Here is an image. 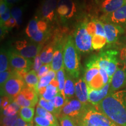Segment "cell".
<instances>
[{
    "mask_svg": "<svg viewBox=\"0 0 126 126\" xmlns=\"http://www.w3.org/2000/svg\"><path fill=\"white\" fill-rule=\"evenodd\" d=\"M13 71L14 70L8 68L5 71L1 72V74H0V84H1V86H2L8 81V79L10 78V77L11 76L12 73H13Z\"/></svg>",
    "mask_w": 126,
    "mask_h": 126,
    "instance_id": "cell-38",
    "label": "cell"
},
{
    "mask_svg": "<svg viewBox=\"0 0 126 126\" xmlns=\"http://www.w3.org/2000/svg\"><path fill=\"white\" fill-rule=\"evenodd\" d=\"M38 105L46 110L47 111L51 113L52 114L56 116L57 117H59L60 116L61 113L59 110L55 108L54 105L52 103L51 100L48 101V100H46V99H43V97H39Z\"/></svg>",
    "mask_w": 126,
    "mask_h": 126,
    "instance_id": "cell-26",
    "label": "cell"
},
{
    "mask_svg": "<svg viewBox=\"0 0 126 126\" xmlns=\"http://www.w3.org/2000/svg\"><path fill=\"white\" fill-rule=\"evenodd\" d=\"M55 51V46L48 44L45 46L40 53L41 61L43 64H50Z\"/></svg>",
    "mask_w": 126,
    "mask_h": 126,
    "instance_id": "cell-21",
    "label": "cell"
},
{
    "mask_svg": "<svg viewBox=\"0 0 126 126\" xmlns=\"http://www.w3.org/2000/svg\"><path fill=\"white\" fill-rule=\"evenodd\" d=\"M43 63L41 61L40 54H38L35 58H34V63L33 65V70L35 71L36 72H37L39 70V69L41 68V67L43 65Z\"/></svg>",
    "mask_w": 126,
    "mask_h": 126,
    "instance_id": "cell-43",
    "label": "cell"
},
{
    "mask_svg": "<svg viewBox=\"0 0 126 126\" xmlns=\"http://www.w3.org/2000/svg\"><path fill=\"white\" fill-rule=\"evenodd\" d=\"M14 101L13 99L9 98L7 96H1V110H4L6 108L8 105H10L12 102Z\"/></svg>",
    "mask_w": 126,
    "mask_h": 126,
    "instance_id": "cell-42",
    "label": "cell"
},
{
    "mask_svg": "<svg viewBox=\"0 0 126 126\" xmlns=\"http://www.w3.org/2000/svg\"><path fill=\"white\" fill-rule=\"evenodd\" d=\"M59 82L56 78L52 80L51 83L46 88H41L37 91L39 96L50 101L59 94Z\"/></svg>",
    "mask_w": 126,
    "mask_h": 126,
    "instance_id": "cell-19",
    "label": "cell"
},
{
    "mask_svg": "<svg viewBox=\"0 0 126 126\" xmlns=\"http://www.w3.org/2000/svg\"><path fill=\"white\" fill-rule=\"evenodd\" d=\"M57 0H43L40 5V13L44 19L52 21L57 7Z\"/></svg>",
    "mask_w": 126,
    "mask_h": 126,
    "instance_id": "cell-15",
    "label": "cell"
},
{
    "mask_svg": "<svg viewBox=\"0 0 126 126\" xmlns=\"http://www.w3.org/2000/svg\"><path fill=\"white\" fill-rule=\"evenodd\" d=\"M8 7V4L4 0H1L0 3V15L2 16L5 12L7 11Z\"/></svg>",
    "mask_w": 126,
    "mask_h": 126,
    "instance_id": "cell-46",
    "label": "cell"
},
{
    "mask_svg": "<svg viewBox=\"0 0 126 126\" xmlns=\"http://www.w3.org/2000/svg\"><path fill=\"white\" fill-rule=\"evenodd\" d=\"M20 107L16 102L13 101L7 108L2 110V116H14L18 114L19 111Z\"/></svg>",
    "mask_w": 126,
    "mask_h": 126,
    "instance_id": "cell-31",
    "label": "cell"
},
{
    "mask_svg": "<svg viewBox=\"0 0 126 126\" xmlns=\"http://www.w3.org/2000/svg\"><path fill=\"white\" fill-rule=\"evenodd\" d=\"M110 82L99 90H94L89 88V103L96 106L109 94Z\"/></svg>",
    "mask_w": 126,
    "mask_h": 126,
    "instance_id": "cell-18",
    "label": "cell"
},
{
    "mask_svg": "<svg viewBox=\"0 0 126 126\" xmlns=\"http://www.w3.org/2000/svg\"><path fill=\"white\" fill-rule=\"evenodd\" d=\"M51 101L52 102L53 105H54L55 108L58 110H59L61 113V110H62L63 106H64L65 103V98H64L62 94L59 92L54 98L52 99Z\"/></svg>",
    "mask_w": 126,
    "mask_h": 126,
    "instance_id": "cell-33",
    "label": "cell"
},
{
    "mask_svg": "<svg viewBox=\"0 0 126 126\" xmlns=\"http://www.w3.org/2000/svg\"><path fill=\"white\" fill-rule=\"evenodd\" d=\"M102 19V22L113 23L121 27L126 26V2L113 13L104 14Z\"/></svg>",
    "mask_w": 126,
    "mask_h": 126,
    "instance_id": "cell-11",
    "label": "cell"
},
{
    "mask_svg": "<svg viewBox=\"0 0 126 126\" xmlns=\"http://www.w3.org/2000/svg\"><path fill=\"white\" fill-rule=\"evenodd\" d=\"M76 7L73 0H59L56 12L60 16L65 19L71 18L76 12Z\"/></svg>",
    "mask_w": 126,
    "mask_h": 126,
    "instance_id": "cell-14",
    "label": "cell"
},
{
    "mask_svg": "<svg viewBox=\"0 0 126 126\" xmlns=\"http://www.w3.org/2000/svg\"><path fill=\"white\" fill-rule=\"evenodd\" d=\"M85 105L76 99H71L65 102L61 114L68 116L72 119L78 117L83 111Z\"/></svg>",
    "mask_w": 126,
    "mask_h": 126,
    "instance_id": "cell-12",
    "label": "cell"
},
{
    "mask_svg": "<svg viewBox=\"0 0 126 126\" xmlns=\"http://www.w3.org/2000/svg\"><path fill=\"white\" fill-rule=\"evenodd\" d=\"M64 67L68 74L73 78H78L80 74V59L78 50L71 36L68 37L63 52Z\"/></svg>",
    "mask_w": 126,
    "mask_h": 126,
    "instance_id": "cell-3",
    "label": "cell"
},
{
    "mask_svg": "<svg viewBox=\"0 0 126 126\" xmlns=\"http://www.w3.org/2000/svg\"><path fill=\"white\" fill-rule=\"evenodd\" d=\"M4 1L7 2V4L11 5L15 4V3L18 2L19 1H21V0H4Z\"/></svg>",
    "mask_w": 126,
    "mask_h": 126,
    "instance_id": "cell-49",
    "label": "cell"
},
{
    "mask_svg": "<svg viewBox=\"0 0 126 126\" xmlns=\"http://www.w3.org/2000/svg\"><path fill=\"white\" fill-rule=\"evenodd\" d=\"M51 67H50V64H43V65L39 69L38 72H37V76L40 79L46 75H47L48 73V72L51 70Z\"/></svg>",
    "mask_w": 126,
    "mask_h": 126,
    "instance_id": "cell-40",
    "label": "cell"
},
{
    "mask_svg": "<svg viewBox=\"0 0 126 126\" xmlns=\"http://www.w3.org/2000/svg\"><path fill=\"white\" fill-rule=\"evenodd\" d=\"M58 118L60 126H77L74 119L70 116L61 114Z\"/></svg>",
    "mask_w": 126,
    "mask_h": 126,
    "instance_id": "cell-35",
    "label": "cell"
},
{
    "mask_svg": "<svg viewBox=\"0 0 126 126\" xmlns=\"http://www.w3.org/2000/svg\"></svg>",
    "mask_w": 126,
    "mask_h": 126,
    "instance_id": "cell-51",
    "label": "cell"
},
{
    "mask_svg": "<svg viewBox=\"0 0 126 126\" xmlns=\"http://www.w3.org/2000/svg\"><path fill=\"white\" fill-rule=\"evenodd\" d=\"M24 81L26 85L30 88L34 89L37 93V86H38L39 78L37 74L35 71L32 70L25 75Z\"/></svg>",
    "mask_w": 126,
    "mask_h": 126,
    "instance_id": "cell-23",
    "label": "cell"
},
{
    "mask_svg": "<svg viewBox=\"0 0 126 126\" xmlns=\"http://www.w3.org/2000/svg\"><path fill=\"white\" fill-rule=\"evenodd\" d=\"M96 23V34L100 36H105V30H104L103 23L101 20L97 19H94Z\"/></svg>",
    "mask_w": 126,
    "mask_h": 126,
    "instance_id": "cell-41",
    "label": "cell"
},
{
    "mask_svg": "<svg viewBox=\"0 0 126 126\" xmlns=\"http://www.w3.org/2000/svg\"><path fill=\"white\" fill-rule=\"evenodd\" d=\"M126 85V68L124 61L119 63L116 71L110 81L109 94L120 91Z\"/></svg>",
    "mask_w": 126,
    "mask_h": 126,
    "instance_id": "cell-10",
    "label": "cell"
},
{
    "mask_svg": "<svg viewBox=\"0 0 126 126\" xmlns=\"http://www.w3.org/2000/svg\"><path fill=\"white\" fill-rule=\"evenodd\" d=\"M11 11L9 8L7 9V11L3 14L2 16H1V26H3L4 25V23L8 20L11 17Z\"/></svg>",
    "mask_w": 126,
    "mask_h": 126,
    "instance_id": "cell-45",
    "label": "cell"
},
{
    "mask_svg": "<svg viewBox=\"0 0 126 126\" xmlns=\"http://www.w3.org/2000/svg\"><path fill=\"white\" fill-rule=\"evenodd\" d=\"M8 54L10 65L14 71L24 79L25 75L31 71L30 70L33 67V64L32 61L23 57L15 51H9Z\"/></svg>",
    "mask_w": 126,
    "mask_h": 126,
    "instance_id": "cell-7",
    "label": "cell"
},
{
    "mask_svg": "<svg viewBox=\"0 0 126 126\" xmlns=\"http://www.w3.org/2000/svg\"><path fill=\"white\" fill-rule=\"evenodd\" d=\"M75 96L83 105L89 102V87L83 78H78L75 82Z\"/></svg>",
    "mask_w": 126,
    "mask_h": 126,
    "instance_id": "cell-16",
    "label": "cell"
},
{
    "mask_svg": "<svg viewBox=\"0 0 126 126\" xmlns=\"http://www.w3.org/2000/svg\"><path fill=\"white\" fill-rule=\"evenodd\" d=\"M103 23L107 43L109 45L115 43L119 39V36L124 32V29L123 27L113 23L105 22H103Z\"/></svg>",
    "mask_w": 126,
    "mask_h": 126,
    "instance_id": "cell-13",
    "label": "cell"
},
{
    "mask_svg": "<svg viewBox=\"0 0 126 126\" xmlns=\"http://www.w3.org/2000/svg\"><path fill=\"white\" fill-rule=\"evenodd\" d=\"M38 94L34 89L25 86L20 94L14 99L20 107L34 108L39 102Z\"/></svg>",
    "mask_w": 126,
    "mask_h": 126,
    "instance_id": "cell-9",
    "label": "cell"
},
{
    "mask_svg": "<svg viewBox=\"0 0 126 126\" xmlns=\"http://www.w3.org/2000/svg\"><path fill=\"white\" fill-rule=\"evenodd\" d=\"M25 126H34V125H33V122H31V123H28Z\"/></svg>",
    "mask_w": 126,
    "mask_h": 126,
    "instance_id": "cell-50",
    "label": "cell"
},
{
    "mask_svg": "<svg viewBox=\"0 0 126 126\" xmlns=\"http://www.w3.org/2000/svg\"><path fill=\"white\" fill-rule=\"evenodd\" d=\"M36 116L46 118L50 121L52 123L54 124L55 126H60L59 125L57 118L56 116H54V114H53L49 111H47L46 110L39 105H37L36 108Z\"/></svg>",
    "mask_w": 126,
    "mask_h": 126,
    "instance_id": "cell-24",
    "label": "cell"
},
{
    "mask_svg": "<svg viewBox=\"0 0 126 126\" xmlns=\"http://www.w3.org/2000/svg\"><path fill=\"white\" fill-rule=\"evenodd\" d=\"M28 123L25 122L21 118L19 117L11 126H25Z\"/></svg>",
    "mask_w": 126,
    "mask_h": 126,
    "instance_id": "cell-47",
    "label": "cell"
},
{
    "mask_svg": "<svg viewBox=\"0 0 126 126\" xmlns=\"http://www.w3.org/2000/svg\"><path fill=\"white\" fill-rule=\"evenodd\" d=\"M86 22H82L75 30L74 43L77 50L81 53H88L93 49L92 36L88 32L86 28Z\"/></svg>",
    "mask_w": 126,
    "mask_h": 126,
    "instance_id": "cell-5",
    "label": "cell"
},
{
    "mask_svg": "<svg viewBox=\"0 0 126 126\" xmlns=\"http://www.w3.org/2000/svg\"><path fill=\"white\" fill-rule=\"evenodd\" d=\"M9 63L8 54L4 50H1L0 54V72H2L7 71Z\"/></svg>",
    "mask_w": 126,
    "mask_h": 126,
    "instance_id": "cell-32",
    "label": "cell"
},
{
    "mask_svg": "<svg viewBox=\"0 0 126 126\" xmlns=\"http://www.w3.org/2000/svg\"><path fill=\"white\" fill-rule=\"evenodd\" d=\"M73 78H72L68 74L66 75L65 83L64 87V98L65 102L72 99L74 96L75 94V85L74 81Z\"/></svg>",
    "mask_w": 126,
    "mask_h": 126,
    "instance_id": "cell-22",
    "label": "cell"
},
{
    "mask_svg": "<svg viewBox=\"0 0 126 126\" xmlns=\"http://www.w3.org/2000/svg\"><path fill=\"white\" fill-rule=\"evenodd\" d=\"M55 78H56V72L51 70L47 75L39 79L37 91L41 88H46L51 83L52 80Z\"/></svg>",
    "mask_w": 126,
    "mask_h": 126,
    "instance_id": "cell-27",
    "label": "cell"
},
{
    "mask_svg": "<svg viewBox=\"0 0 126 126\" xmlns=\"http://www.w3.org/2000/svg\"><path fill=\"white\" fill-rule=\"evenodd\" d=\"M86 28L88 32L91 36H94L96 34V23L94 20H91L90 22H88L86 23Z\"/></svg>",
    "mask_w": 126,
    "mask_h": 126,
    "instance_id": "cell-39",
    "label": "cell"
},
{
    "mask_svg": "<svg viewBox=\"0 0 126 126\" xmlns=\"http://www.w3.org/2000/svg\"><path fill=\"white\" fill-rule=\"evenodd\" d=\"M122 59L123 60V61L124 63V64H125L126 68V48H124V49H123V50L122 51Z\"/></svg>",
    "mask_w": 126,
    "mask_h": 126,
    "instance_id": "cell-48",
    "label": "cell"
},
{
    "mask_svg": "<svg viewBox=\"0 0 126 126\" xmlns=\"http://www.w3.org/2000/svg\"><path fill=\"white\" fill-rule=\"evenodd\" d=\"M11 14L12 18L16 20L17 26H19L22 22V9L19 7H14L11 10Z\"/></svg>",
    "mask_w": 126,
    "mask_h": 126,
    "instance_id": "cell-34",
    "label": "cell"
},
{
    "mask_svg": "<svg viewBox=\"0 0 126 126\" xmlns=\"http://www.w3.org/2000/svg\"><path fill=\"white\" fill-rule=\"evenodd\" d=\"M120 126H126V89L109 94L95 106Z\"/></svg>",
    "mask_w": 126,
    "mask_h": 126,
    "instance_id": "cell-1",
    "label": "cell"
},
{
    "mask_svg": "<svg viewBox=\"0 0 126 126\" xmlns=\"http://www.w3.org/2000/svg\"><path fill=\"white\" fill-rule=\"evenodd\" d=\"M17 26V23L16 20L14 18L11 17L8 20H7L5 23H4V25L3 26H4L5 29H11V28H13L15 26Z\"/></svg>",
    "mask_w": 126,
    "mask_h": 126,
    "instance_id": "cell-44",
    "label": "cell"
},
{
    "mask_svg": "<svg viewBox=\"0 0 126 126\" xmlns=\"http://www.w3.org/2000/svg\"><path fill=\"white\" fill-rule=\"evenodd\" d=\"M19 117L25 122L31 123L34 120V108L31 107H21L19 111Z\"/></svg>",
    "mask_w": 126,
    "mask_h": 126,
    "instance_id": "cell-25",
    "label": "cell"
},
{
    "mask_svg": "<svg viewBox=\"0 0 126 126\" xmlns=\"http://www.w3.org/2000/svg\"><path fill=\"white\" fill-rule=\"evenodd\" d=\"M38 21V18L35 17L30 20L26 28V30H25L26 34L31 39L39 31Z\"/></svg>",
    "mask_w": 126,
    "mask_h": 126,
    "instance_id": "cell-28",
    "label": "cell"
},
{
    "mask_svg": "<svg viewBox=\"0 0 126 126\" xmlns=\"http://www.w3.org/2000/svg\"><path fill=\"white\" fill-rule=\"evenodd\" d=\"M66 75L65 73L64 67L61 68L56 73V79L59 82V92L64 97V87L65 83Z\"/></svg>",
    "mask_w": 126,
    "mask_h": 126,
    "instance_id": "cell-29",
    "label": "cell"
},
{
    "mask_svg": "<svg viewBox=\"0 0 126 126\" xmlns=\"http://www.w3.org/2000/svg\"><path fill=\"white\" fill-rule=\"evenodd\" d=\"M33 121L36 125L38 126H55L54 124L48 120L40 116H36L34 117Z\"/></svg>",
    "mask_w": 126,
    "mask_h": 126,
    "instance_id": "cell-37",
    "label": "cell"
},
{
    "mask_svg": "<svg viewBox=\"0 0 126 126\" xmlns=\"http://www.w3.org/2000/svg\"><path fill=\"white\" fill-rule=\"evenodd\" d=\"M55 46V51L53 60L50 64L51 69L56 73L64 67V60H63V52L64 45L58 42Z\"/></svg>",
    "mask_w": 126,
    "mask_h": 126,
    "instance_id": "cell-17",
    "label": "cell"
},
{
    "mask_svg": "<svg viewBox=\"0 0 126 126\" xmlns=\"http://www.w3.org/2000/svg\"><path fill=\"white\" fill-rule=\"evenodd\" d=\"M117 55V51L110 50L102 52L97 56L99 66L106 71L110 80L117 70L119 65Z\"/></svg>",
    "mask_w": 126,
    "mask_h": 126,
    "instance_id": "cell-6",
    "label": "cell"
},
{
    "mask_svg": "<svg viewBox=\"0 0 126 126\" xmlns=\"http://www.w3.org/2000/svg\"><path fill=\"white\" fill-rule=\"evenodd\" d=\"M126 0H101L99 8L104 14L116 11L126 4Z\"/></svg>",
    "mask_w": 126,
    "mask_h": 126,
    "instance_id": "cell-20",
    "label": "cell"
},
{
    "mask_svg": "<svg viewBox=\"0 0 126 126\" xmlns=\"http://www.w3.org/2000/svg\"><path fill=\"white\" fill-rule=\"evenodd\" d=\"M42 46L36 43H29L26 40H18L15 42L17 53L28 59H34L40 54Z\"/></svg>",
    "mask_w": 126,
    "mask_h": 126,
    "instance_id": "cell-8",
    "label": "cell"
},
{
    "mask_svg": "<svg viewBox=\"0 0 126 126\" xmlns=\"http://www.w3.org/2000/svg\"><path fill=\"white\" fill-rule=\"evenodd\" d=\"M74 120L77 126H120L89 103L85 105L81 114Z\"/></svg>",
    "mask_w": 126,
    "mask_h": 126,
    "instance_id": "cell-2",
    "label": "cell"
},
{
    "mask_svg": "<svg viewBox=\"0 0 126 126\" xmlns=\"http://www.w3.org/2000/svg\"><path fill=\"white\" fill-rule=\"evenodd\" d=\"M107 43L106 36L95 35L92 37V48L93 49L97 50L102 49Z\"/></svg>",
    "mask_w": 126,
    "mask_h": 126,
    "instance_id": "cell-30",
    "label": "cell"
},
{
    "mask_svg": "<svg viewBox=\"0 0 126 126\" xmlns=\"http://www.w3.org/2000/svg\"></svg>",
    "mask_w": 126,
    "mask_h": 126,
    "instance_id": "cell-52",
    "label": "cell"
},
{
    "mask_svg": "<svg viewBox=\"0 0 126 126\" xmlns=\"http://www.w3.org/2000/svg\"><path fill=\"white\" fill-rule=\"evenodd\" d=\"M25 83L24 79L14 71L10 78L1 86V96H7L14 100L25 87Z\"/></svg>",
    "mask_w": 126,
    "mask_h": 126,
    "instance_id": "cell-4",
    "label": "cell"
},
{
    "mask_svg": "<svg viewBox=\"0 0 126 126\" xmlns=\"http://www.w3.org/2000/svg\"><path fill=\"white\" fill-rule=\"evenodd\" d=\"M19 117V113L18 114L14 115V116H2V117H1V125L2 126H11Z\"/></svg>",
    "mask_w": 126,
    "mask_h": 126,
    "instance_id": "cell-36",
    "label": "cell"
}]
</instances>
